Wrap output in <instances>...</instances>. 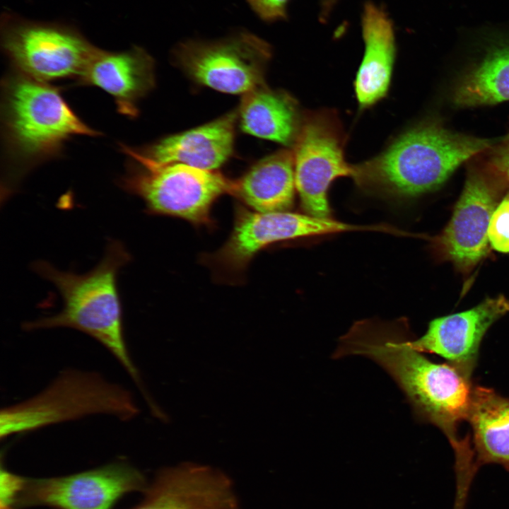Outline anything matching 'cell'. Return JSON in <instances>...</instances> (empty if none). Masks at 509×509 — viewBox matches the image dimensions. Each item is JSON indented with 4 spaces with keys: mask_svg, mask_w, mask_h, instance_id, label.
<instances>
[{
    "mask_svg": "<svg viewBox=\"0 0 509 509\" xmlns=\"http://www.w3.org/2000/svg\"><path fill=\"white\" fill-rule=\"evenodd\" d=\"M356 323L339 339L332 357H366L395 382L411 405L415 418L438 428L454 454L472 450L470 439L459 433L467 420L473 387L470 379L450 363H437L411 344L404 323Z\"/></svg>",
    "mask_w": 509,
    "mask_h": 509,
    "instance_id": "cell-1",
    "label": "cell"
},
{
    "mask_svg": "<svg viewBox=\"0 0 509 509\" xmlns=\"http://www.w3.org/2000/svg\"><path fill=\"white\" fill-rule=\"evenodd\" d=\"M501 139L476 137L453 131L435 120L424 122L374 158L351 165V177L368 192L416 197L440 187L462 163Z\"/></svg>",
    "mask_w": 509,
    "mask_h": 509,
    "instance_id": "cell-2",
    "label": "cell"
},
{
    "mask_svg": "<svg viewBox=\"0 0 509 509\" xmlns=\"http://www.w3.org/2000/svg\"><path fill=\"white\" fill-rule=\"evenodd\" d=\"M1 124L6 156L11 163L2 199L29 170L57 156L73 136L100 134L75 114L57 88L17 71L2 84Z\"/></svg>",
    "mask_w": 509,
    "mask_h": 509,
    "instance_id": "cell-3",
    "label": "cell"
},
{
    "mask_svg": "<svg viewBox=\"0 0 509 509\" xmlns=\"http://www.w3.org/2000/svg\"><path fill=\"white\" fill-rule=\"evenodd\" d=\"M130 259L124 245L112 240L100 263L84 274L59 270L45 261L35 262L33 270L56 286L63 308L54 315L25 322L23 327L28 331L67 327L84 332L104 346L143 390L127 347L117 286L119 270Z\"/></svg>",
    "mask_w": 509,
    "mask_h": 509,
    "instance_id": "cell-4",
    "label": "cell"
},
{
    "mask_svg": "<svg viewBox=\"0 0 509 509\" xmlns=\"http://www.w3.org/2000/svg\"><path fill=\"white\" fill-rule=\"evenodd\" d=\"M139 413L131 392L95 372L63 370L44 390L1 410L0 437L93 414L128 421Z\"/></svg>",
    "mask_w": 509,
    "mask_h": 509,
    "instance_id": "cell-5",
    "label": "cell"
},
{
    "mask_svg": "<svg viewBox=\"0 0 509 509\" xmlns=\"http://www.w3.org/2000/svg\"><path fill=\"white\" fill-rule=\"evenodd\" d=\"M124 153L135 161L120 180L127 192L141 198L148 211L182 218L200 225L210 222L215 200L232 194L234 181L216 170L182 163L156 165L124 145Z\"/></svg>",
    "mask_w": 509,
    "mask_h": 509,
    "instance_id": "cell-6",
    "label": "cell"
},
{
    "mask_svg": "<svg viewBox=\"0 0 509 509\" xmlns=\"http://www.w3.org/2000/svg\"><path fill=\"white\" fill-rule=\"evenodd\" d=\"M1 41L15 71L46 83L80 81L98 49L73 28L11 14L2 17Z\"/></svg>",
    "mask_w": 509,
    "mask_h": 509,
    "instance_id": "cell-7",
    "label": "cell"
},
{
    "mask_svg": "<svg viewBox=\"0 0 509 509\" xmlns=\"http://www.w3.org/2000/svg\"><path fill=\"white\" fill-rule=\"evenodd\" d=\"M271 56V45L247 32L215 42L187 40L174 51L176 63L196 83L243 95L264 85Z\"/></svg>",
    "mask_w": 509,
    "mask_h": 509,
    "instance_id": "cell-8",
    "label": "cell"
},
{
    "mask_svg": "<svg viewBox=\"0 0 509 509\" xmlns=\"http://www.w3.org/2000/svg\"><path fill=\"white\" fill-rule=\"evenodd\" d=\"M382 229L380 225H353L305 213H262L240 207L236 210L230 235L206 261L221 275L238 276L257 252L277 242L345 231Z\"/></svg>",
    "mask_w": 509,
    "mask_h": 509,
    "instance_id": "cell-9",
    "label": "cell"
},
{
    "mask_svg": "<svg viewBox=\"0 0 509 509\" xmlns=\"http://www.w3.org/2000/svg\"><path fill=\"white\" fill-rule=\"evenodd\" d=\"M508 180L486 160L468 168L462 193L445 228L435 238L440 256L470 271L488 254V230Z\"/></svg>",
    "mask_w": 509,
    "mask_h": 509,
    "instance_id": "cell-10",
    "label": "cell"
},
{
    "mask_svg": "<svg viewBox=\"0 0 509 509\" xmlns=\"http://www.w3.org/2000/svg\"><path fill=\"white\" fill-rule=\"evenodd\" d=\"M345 136L334 112L307 113L293 144L296 191L305 213L330 218L328 190L340 177L351 176L344 158Z\"/></svg>",
    "mask_w": 509,
    "mask_h": 509,
    "instance_id": "cell-11",
    "label": "cell"
},
{
    "mask_svg": "<svg viewBox=\"0 0 509 509\" xmlns=\"http://www.w3.org/2000/svg\"><path fill=\"white\" fill-rule=\"evenodd\" d=\"M144 486L141 474L124 464H110L68 476L25 479L16 502L62 509H110L124 493Z\"/></svg>",
    "mask_w": 509,
    "mask_h": 509,
    "instance_id": "cell-12",
    "label": "cell"
},
{
    "mask_svg": "<svg viewBox=\"0 0 509 509\" xmlns=\"http://www.w3.org/2000/svg\"><path fill=\"white\" fill-rule=\"evenodd\" d=\"M508 312L509 300L504 296L487 298L467 310L435 318L423 335L411 339V344L423 353L442 356L471 379L484 336Z\"/></svg>",
    "mask_w": 509,
    "mask_h": 509,
    "instance_id": "cell-13",
    "label": "cell"
},
{
    "mask_svg": "<svg viewBox=\"0 0 509 509\" xmlns=\"http://www.w3.org/2000/svg\"><path fill=\"white\" fill-rule=\"evenodd\" d=\"M135 509H238V502L225 474L186 464L163 471Z\"/></svg>",
    "mask_w": 509,
    "mask_h": 509,
    "instance_id": "cell-14",
    "label": "cell"
},
{
    "mask_svg": "<svg viewBox=\"0 0 509 509\" xmlns=\"http://www.w3.org/2000/svg\"><path fill=\"white\" fill-rule=\"evenodd\" d=\"M79 83L105 90L114 98L119 113L136 117L137 103L155 85L153 59L139 47L123 52L98 48Z\"/></svg>",
    "mask_w": 509,
    "mask_h": 509,
    "instance_id": "cell-15",
    "label": "cell"
},
{
    "mask_svg": "<svg viewBox=\"0 0 509 509\" xmlns=\"http://www.w3.org/2000/svg\"><path fill=\"white\" fill-rule=\"evenodd\" d=\"M238 112L160 139L136 153L156 165L182 163L216 170L232 155Z\"/></svg>",
    "mask_w": 509,
    "mask_h": 509,
    "instance_id": "cell-16",
    "label": "cell"
},
{
    "mask_svg": "<svg viewBox=\"0 0 509 509\" xmlns=\"http://www.w3.org/2000/svg\"><path fill=\"white\" fill-rule=\"evenodd\" d=\"M361 27L365 51L354 88L359 106L367 108L380 100L388 91L396 43L391 19L382 8L373 2L364 4Z\"/></svg>",
    "mask_w": 509,
    "mask_h": 509,
    "instance_id": "cell-17",
    "label": "cell"
},
{
    "mask_svg": "<svg viewBox=\"0 0 509 509\" xmlns=\"http://www.w3.org/2000/svg\"><path fill=\"white\" fill-rule=\"evenodd\" d=\"M293 152L282 149L256 163L234 181L233 195L262 213L288 211L295 197Z\"/></svg>",
    "mask_w": 509,
    "mask_h": 509,
    "instance_id": "cell-18",
    "label": "cell"
},
{
    "mask_svg": "<svg viewBox=\"0 0 509 509\" xmlns=\"http://www.w3.org/2000/svg\"><path fill=\"white\" fill-rule=\"evenodd\" d=\"M302 117L292 96L265 84L244 95L238 111L244 132L290 146L296 141Z\"/></svg>",
    "mask_w": 509,
    "mask_h": 509,
    "instance_id": "cell-19",
    "label": "cell"
},
{
    "mask_svg": "<svg viewBox=\"0 0 509 509\" xmlns=\"http://www.w3.org/2000/svg\"><path fill=\"white\" fill-rule=\"evenodd\" d=\"M467 421L477 465L497 464L509 470V398L473 387Z\"/></svg>",
    "mask_w": 509,
    "mask_h": 509,
    "instance_id": "cell-20",
    "label": "cell"
},
{
    "mask_svg": "<svg viewBox=\"0 0 509 509\" xmlns=\"http://www.w3.org/2000/svg\"><path fill=\"white\" fill-rule=\"evenodd\" d=\"M509 100V46L491 51L458 81L452 102L460 107Z\"/></svg>",
    "mask_w": 509,
    "mask_h": 509,
    "instance_id": "cell-21",
    "label": "cell"
},
{
    "mask_svg": "<svg viewBox=\"0 0 509 509\" xmlns=\"http://www.w3.org/2000/svg\"><path fill=\"white\" fill-rule=\"evenodd\" d=\"M488 237L495 250L509 253V192L502 197L493 213Z\"/></svg>",
    "mask_w": 509,
    "mask_h": 509,
    "instance_id": "cell-22",
    "label": "cell"
},
{
    "mask_svg": "<svg viewBox=\"0 0 509 509\" xmlns=\"http://www.w3.org/2000/svg\"><path fill=\"white\" fill-rule=\"evenodd\" d=\"M251 9L263 21L274 23L287 18L291 0H246Z\"/></svg>",
    "mask_w": 509,
    "mask_h": 509,
    "instance_id": "cell-23",
    "label": "cell"
},
{
    "mask_svg": "<svg viewBox=\"0 0 509 509\" xmlns=\"http://www.w3.org/2000/svg\"><path fill=\"white\" fill-rule=\"evenodd\" d=\"M486 161L509 182V135L486 151Z\"/></svg>",
    "mask_w": 509,
    "mask_h": 509,
    "instance_id": "cell-24",
    "label": "cell"
},
{
    "mask_svg": "<svg viewBox=\"0 0 509 509\" xmlns=\"http://www.w3.org/2000/svg\"><path fill=\"white\" fill-rule=\"evenodd\" d=\"M1 509H10L21 491L24 478L6 470H1Z\"/></svg>",
    "mask_w": 509,
    "mask_h": 509,
    "instance_id": "cell-25",
    "label": "cell"
},
{
    "mask_svg": "<svg viewBox=\"0 0 509 509\" xmlns=\"http://www.w3.org/2000/svg\"><path fill=\"white\" fill-rule=\"evenodd\" d=\"M338 0H322L320 18L325 21Z\"/></svg>",
    "mask_w": 509,
    "mask_h": 509,
    "instance_id": "cell-26",
    "label": "cell"
}]
</instances>
